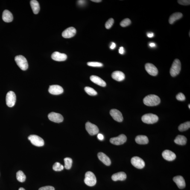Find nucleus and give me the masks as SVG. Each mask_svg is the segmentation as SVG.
<instances>
[{"mask_svg": "<svg viewBox=\"0 0 190 190\" xmlns=\"http://www.w3.org/2000/svg\"><path fill=\"white\" fill-rule=\"evenodd\" d=\"M144 104L147 106H153L157 105L160 104L161 99L158 96L154 95H150L147 96L144 98Z\"/></svg>", "mask_w": 190, "mask_h": 190, "instance_id": "nucleus-1", "label": "nucleus"}, {"mask_svg": "<svg viewBox=\"0 0 190 190\" xmlns=\"http://www.w3.org/2000/svg\"><path fill=\"white\" fill-rule=\"evenodd\" d=\"M181 70V63L180 60L176 59L173 62L170 69V73L173 77H175L178 75Z\"/></svg>", "mask_w": 190, "mask_h": 190, "instance_id": "nucleus-2", "label": "nucleus"}, {"mask_svg": "<svg viewBox=\"0 0 190 190\" xmlns=\"http://www.w3.org/2000/svg\"><path fill=\"white\" fill-rule=\"evenodd\" d=\"M15 62L17 64L22 70L25 71L28 69V64L26 59L24 56L19 55L15 57Z\"/></svg>", "mask_w": 190, "mask_h": 190, "instance_id": "nucleus-3", "label": "nucleus"}, {"mask_svg": "<svg viewBox=\"0 0 190 190\" xmlns=\"http://www.w3.org/2000/svg\"><path fill=\"white\" fill-rule=\"evenodd\" d=\"M84 182L88 186H94L97 183V179L95 175L91 171H87L85 175Z\"/></svg>", "mask_w": 190, "mask_h": 190, "instance_id": "nucleus-4", "label": "nucleus"}, {"mask_svg": "<svg viewBox=\"0 0 190 190\" xmlns=\"http://www.w3.org/2000/svg\"><path fill=\"white\" fill-rule=\"evenodd\" d=\"M143 122L147 124H153L157 122L159 117L157 115L152 113L145 114L142 117Z\"/></svg>", "mask_w": 190, "mask_h": 190, "instance_id": "nucleus-5", "label": "nucleus"}, {"mask_svg": "<svg viewBox=\"0 0 190 190\" xmlns=\"http://www.w3.org/2000/svg\"><path fill=\"white\" fill-rule=\"evenodd\" d=\"M28 139L32 144L36 147L43 146L45 142L42 138L36 135H31L29 136Z\"/></svg>", "mask_w": 190, "mask_h": 190, "instance_id": "nucleus-6", "label": "nucleus"}, {"mask_svg": "<svg viewBox=\"0 0 190 190\" xmlns=\"http://www.w3.org/2000/svg\"><path fill=\"white\" fill-rule=\"evenodd\" d=\"M6 104L9 107H13L16 102V95L13 91L7 93L6 98Z\"/></svg>", "mask_w": 190, "mask_h": 190, "instance_id": "nucleus-7", "label": "nucleus"}, {"mask_svg": "<svg viewBox=\"0 0 190 190\" xmlns=\"http://www.w3.org/2000/svg\"><path fill=\"white\" fill-rule=\"evenodd\" d=\"M132 165L136 168L141 169L145 167V163L143 160L140 157L135 156L132 158L131 159Z\"/></svg>", "mask_w": 190, "mask_h": 190, "instance_id": "nucleus-8", "label": "nucleus"}, {"mask_svg": "<svg viewBox=\"0 0 190 190\" xmlns=\"http://www.w3.org/2000/svg\"><path fill=\"white\" fill-rule=\"evenodd\" d=\"M127 141V137L125 135L121 134L117 137L111 138L110 142L115 145H120L123 144Z\"/></svg>", "mask_w": 190, "mask_h": 190, "instance_id": "nucleus-9", "label": "nucleus"}, {"mask_svg": "<svg viewBox=\"0 0 190 190\" xmlns=\"http://www.w3.org/2000/svg\"><path fill=\"white\" fill-rule=\"evenodd\" d=\"M86 129L89 134L92 136L97 134L99 132L97 126L90 122L86 123Z\"/></svg>", "mask_w": 190, "mask_h": 190, "instance_id": "nucleus-10", "label": "nucleus"}, {"mask_svg": "<svg viewBox=\"0 0 190 190\" xmlns=\"http://www.w3.org/2000/svg\"><path fill=\"white\" fill-rule=\"evenodd\" d=\"M49 119L53 122L60 123L63 121V117L61 114L52 112L48 115Z\"/></svg>", "mask_w": 190, "mask_h": 190, "instance_id": "nucleus-11", "label": "nucleus"}, {"mask_svg": "<svg viewBox=\"0 0 190 190\" xmlns=\"http://www.w3.org/2000/svg\"><path fill=\"white\" fill-rule=\"evenodd\" d=\"M110 114L113 119L118 122H122L123 120L122 113L118 109H112L110 111Z\"/></svg>", "mask_w": 190, "mask_h": 190, "instance_id": "nucleus-12", "label": "nucleus"}, {"mask_svg": "<svg viewBox=\"0 0 190 190\" xmlns=\"http://www.w3.org/2000/svg\"><path fill=\"white\" fill-rule=\"evenodd\" d=\"M49 93L53 95H60L63 92V89L62 87L58 85L50 86L48 89Z\"/></svg>", "mask_w": 190, "mask_h": 190, "instance_id": "nucleus-13", "label": "nucleus"}, {"mask_svg": "<svg viewBox=\"0 0 190 190\" xmlns=\"http://www.w3.org/2000/svg\"><path fill=\"white\" fill-rule=\"evenodd\" d=\"M145 69L148 74L151 75L155 76L157 75L158 69L153 64L151 63L146 64Z\"/></svg>", "mask_w": 190, "mask_h": 190, "instance_id": "nucleus-14", "label": "nucleus"}, {"mask_svg": "<svg viewBox=\"0 0 190 190\" xmlns=\"http://www.w3.org/2000/svg\"><path fill=\"white\" fill-rule=\"evenodd\" d=\"M76 32V29L74 27H69L63 32L62 33V37L66 39L72 37L75 35Z\"/></svg>", "mask_w": 190, "mask_h": 190, "instance_id": "nucleus-15", "label": "nucleus"}, {"mask_svg": "<svg viewBox=\"0 0 190 190\" xmlns=\"http://www.w3.org/2000/svg\"><path fill=\"white\" fill-rule=\"evenodd\" d=\"M67 56L66 54L55 51L51 55V58L53 60L57 61H63L67 59Z\"/></svg>", "mask_w": 190, "mask_h": 190, "instance_id": "nucleus-16", "label": "nucleus"}, {"mask_svg": "<svg viewBox=\"0 0 190 190\" xmlns=\"http://www.w3.org/2000/svg\"><path fill=\"white\" fill-rule=\"evenodd\" d=\"M163 157L164 159L168 161H172L176 159V155L173 152L169 150H165L162 153Z\"/></svg>", "mask_w": 190, "mask_h": 190, "instance_id": "nucleus-17", "label": "nucleus"}, {"mask_svg": "<svg viewBox=\"0 0 190 190\" xmlns=\"http://www.w3.org/2000/svg\"><path fill=\"white\" fill-rule=\"evenodd\" d=\"M173 180L180 189H183L185 186L184 179L181 176H176L173 178Z\"/></svg>", "mask_w": 190, "mask_h": 190, "instance_id": "nucleus-18", "label": "nucleus"}, {"mask_svg": "<svg viewBox=\"0 0 190 190\" xmlns=\"http://www.w3.org/2000/svg\"><path fill=\"white\" fill-rule=\"evenodd\" d=\"M112 77L113 79L117 81H121L124 80L125 75L122 71H116L112 73Z\"/></svg>", "mask_w": 190, "mask_h": 190, "instance_id": "nucleus-19", "label": "nucleus"}, {"mask_svg": "<svg viewBox=\"0 0 190 190\" xmlns=\"http://www.w3.org/2000/svg\"><path fill=\"white\" fill-rule=\"evenodd\" d=\"M98 156L99 160L104 164L105 165L109 166L111 164V161L109 157L103 153H99Z\"/></svg>", "mask_w": 190, "mask_h": 190, "instance_id": "nucleus-20", "label": "nucleus"}, {"mask_svg": "<svg viewBox=\"0 0 190 190\" xmlns=\"http://www.w3.org/2000/svg\"><path fill=\"white\" fill-rule=\"evenodd\" d=\"M127 175L124 172H120L113 175L112 180L115 181H124L127 178Z\"/></svg>", "mask_w": 190, "mask_h": 190, "instance_id": "nucleus-21", "label": "nucleus"}, {"mask_svg": "<svg viewBox=\"0 0 190 190\" xmlns=\"http://www.w3.org/2000/svg\"><path fill=\"white\" fill-rule=\"evenodd\" d=\"M90 80L93 83L100 86L105 87L106 85V82L98 76H91L90 77Z\"/></svg>", "mask_w": 190, "mask_h": 190, "instance_id": "nucleus-22", "label": "nucleus"}, {"mask_svg": "<svg viewBox=\"0 0 190 190\" xmlns=\"http://www.w3.org/2000/svg\"><path fill=\"white\" fill-rule=\"evenodd\" d=\"M2 19L5 22L7 23L11 22L13 19V15L9 10H5L3 12Z\"/></svg>", "mask_w": 190, "mask_h": 190, "instance_id": "nucleus-23", "label": "nucleus"}, {"mask_svg": "<svg viewBox=\"0 0 190 190\" xmlns=\"http://www.w3.org/2000/svg\"><path fill=\"white\" fill-rule=\"evenodd\" d=\"M30 4L33 13L35 14H38L40 10V6L38 1L36 0H32Z\"/></svg>", "mask_w": 190, "mask_h": 190, "instance_id": "nucleus-24", "label": "nucleus"}, {"mask_svg": "<svg viewBox=\"0 0 190 190\" xmlns=\"http://www.w3.org/2000/svg\"><path fill=\"white\" fill-rule=\"evenodd\" d=\"M135 141L139 144H146L149 142L148 138L144 135H138L135 138Z\"/></svg>", "mask_w": 190, "mask_h": 190, "instance_id": "nucleus-25", "label": "nucleus"}, {"mask_svg": "<svg viewBox=\"0 0 190 190\" xmlns=\"http://www.w3.org/2000/svg\"><path fill=\"white\" fill-rule=\"evenodd\" d=\"M183 16L182 13L179 12L174 13L171 15L169 19V22L170 24H173L176 21L180 19Z\"/></svg>", "mask_w": 190, "mask_h": 190, "instance_id": "nucleus-26", "label": "nucleus"}, {"mask_svg": "<svg viewBox=\"0 0 190 190\" xmlns=\"http://www.w3.org/2000/svg\"><path fill=\"white\" fill-rule=\"evenodd\" d=\"M187 139L186 137L183 135H179L176 137L174 142L176 144L180 145H185L186 144Z\"/></svg>", "mask_w": 190, "mask_h": 190, "instance_id": "nucleus-27", "label": "nucleus"}, {"mask_svg": "<svg viewBox=\"0 0 190 190\" xmlns=\"http://www.w3.org/2000/svg\"><path fill=\"white\" fill-rule=\"evenodd\" d=\"M17 179L19 181L21 182H23L26 180V176L22 171H19L17 173Z\"/></svg>", "mask_w": 190, "mask_h": 190, "instance_id": "nucleus-28", "label": "nucleus"}, {"mask_svg": "<svg viewBox=\"0 0 190 190\" xmlns=\"http://www.w3.org/2000/svg\"><path fill=\"white\" fill-rule=\"evenodd\" d=\"M190 127V122L187 121L184 123L180 125L178 127V129L180 131H184L188 130Z\"/></svg>", "mask_w": 190, "mask_h": 190, "instance_id": "nucleus-29", "label": "nucleus"}, {"mask_svg": "<svg viewBox=\"0 0 190 190\" xmlns=\"http://www.w3.org/2000/svg\"><path fill=\"white\" fill-rule=\"evenodd\" d=\"M65 168L67 169H70L71 168L73 163L72 159L70 158L66 157L64 159Z\"/></svg>", "mask_w": 190, "mask_h": 190, "instance_id": "nucleus-30", "label": "nucleus"}, {"mask_svg": "<svg viewBox=\"0 0 190 190\" xmlns=\"http://www.w3.org/2000/svg\"><path fill=\"white\" fill-rule=\"evenodd\" d=\"M85 90L88 95L91 96H95L97 95V92L93 88L86 87L85 88Z\"/></svg>", "mask_w": 190, "mask_h": 190, "instance_id": "nucleus-31", "label": "nucleus"}, {"mask_svg": "<svg viewBox=\"0 0 190 190\" xmlns=\"http://www.w3.org/2000/svg\"><path fill=\"white\" fill-rule=\"evenodd\" d=\"M64 167L60 163L56 162L53 165V169L55 171H61L63 169Z\"/></svg>", "mask_w": 190, "mask_h": 190, "instance_id": "nucleus-32", "label": "nucleus"}, {"mask_svg": "<svg viewBox=\"0 0 190 190\" xmlns=\"http://www.w3.org/2000/svg\"><path fill=\"white\" fill-rule=\"evenodd\" d=\"M131 24V21L128 18H127L121 21L120 23V25L122 27H125L128 26Z\"/></svg>", "mask_w": 190, "mask_h": 190, "instance_id": "nucleus-33", "label": "nucleus"}, {"mask_svg": "<svg viewBox=\"0 0 190 190\" xmlns=\"http://www.w3.org/2000/svg\"><path fill=\"white\" fill-rule=\"evenodd\" d=\"M88 66L93 67H101L103 66V63L96 62H90L87 63Z\"/></svg>", "mask_w": 190, "mask_h": 190, "instance_id": "nucleus-34", "label": "nucleus"}, {"mask_svg": "<svg viewBox=\"0 0 190 190\" xmlns=\"http://www.w3.org/2000/svg\"><path fill=\"white\" fill-rule=\"evenodd\" d=\"M114 22V20L112 18H110L106 22L105 24V26L106 29H109L111 28V27L113 25Z\"/></svg>", "mask_w": 190, "mask_h": 190, "instance_id": "nucleus-35", "label": "nucleus"}, {"mask_svg": "<svg viewBox=\"0 0 190 190\" xmlns=\"http://www.w3.org/2000/svg\"><path fill=\"white\" fill-rule=\"evenodd\" d=\"M176 98L179 101H183L185 100V97L183 93H180L176 95Z\"/></svg>", "mask_w": 190, "mask_h": 190, "instance_id": "nucleus-36", "label": "nucleus"}, {"mask_svg": "<svg viewBox=\"0 0 190 190\" xmlns=\"http://www.w3.org/2000/svg\"><path fill=\"white\" fill-rule=\"evenodd\" d=\"M178 3L180 5H190V1L188 0H180L177 1Z\"/></svg>", "mask_w": 190, "mask_h": 190, "instance_id": "nucleus-37", "label": "nucleus"}, {"mask_svg": "<svg viewBox=\"0 0 190 190\" xmlns=\"http://www.w3.org/2000/svg\"><path fill=\"white\" fill-rule=\"evenodd\" d=\"M39 190H55V188L52 186H46L39 188Z\"/></svg>", "mask_w": 190, "mask_h": 190, "instance_id": "nucleus-38", "label": "nucleus"}, {"mask_svg": "<svg viewBox=\"0 0 190 190\" xmlns=\"http://www.w3.org/2000/svg\"><path fill=\"white\" fill-rule=\"evenodd\" d=\"M97 137H98V139L100 141H103L104 139V136L101 133L98 134Z\"/></svg>", "mask_w": 190, "mask_h": 190, "instance_id": "nucleus-39", "label": "nucleus"}, {"mask_svg": "<svg viewBox=\"0 0 190 190\" xmlns=\"http://www.w3.org/2000/svg\"><path fill=\"white\" fill-rule=\"evenodd\" d=\"M119 52L120 54H123L124 53V48L123 47H121L119 48Z\"/></svg>", "mask_w": 190, "mask_h": 190, "instance_id": "nucleus-40", "label": "nucleus"}, {"mask_svg": "<svg viewBox=\"0 0 190 190\" xmlns=\"http://www.w3.org/2000/svg\"><path fill=\"white\" fill-rule=\"evenodd\" d=\"M147 37L149 38H152L153 37V36H154V33H147Z\"/></svg>", "mask_w": 190, "mask_h": 190, "instance_id": "nucleus-41", "label": "nucleus"}, {"mask_svg": "<svg viewBox=\"0 0 190 190\" xmlns=\"http://www.w3.org/2000/svg\"><path fill=\"white\" fill-rule=\"evenodd\" d=\"M85 3V1H78L79 5H84Z\"/></svg>", "mask_w": 190, "mask_h": 190, "instance_id": "nucleus-42", "label": "nucleus"}, {"mask_svg": "<svg viewBox=\"0 0 190 190\" xmlns=\"http://www.w3.org/2000/svg\"><path fill=\"white\" fill-rule=\"evenodd\" d=\"M115 47H116V45H115V44L113 43V42H112V45H111L110 46V48L111 49H113L115 48Z\"/></svg>", "mask_w": 190, "mask_h": 190, "instance_id": "nucleus-43", "label": "nucleus"}, {"mask_svg": "<svg viewBox=\"0 0 190 190\" xmlns=\"http://www.w3.org/2000/svg\"><path fill=\"white\" fill-rule=\"evenodd\" d=\"M149 45V46L150 47H154L156 46L155 44L153 43H150Z\"/></svg>", "mask_w": 190, "mask_h": 190, "instance_id": "nucleus-44", "label": "nucleus"}, {"mask_svg": "<svg viewBox=\"0 0 190 190\" xmlns=\"http://www.w3.org/2000/svg\"><path fill=\"white\" fill-rule=\"evenodd\" d=\"M91 1H93V2L99 3L101 2L102 1H100V0H92Z\"/></svg>", "mask_w": 190, "mask_h": 190, "instance_id": "nucleus-45", "label": "nucleus"}, {"mask_svg": "<svg viewBox=\"0 0 190 190\" xmlns=\"http://www.w3.org/2000/svg\"><path fill=\"white\" fill-rule=\"evenodd\" d=\"M19 190H25L24 189V188H19Z\"/></svg>", "mask_w": 190, "mask_h": 190, "instance_id": "nucleus-46", "label": "nucleus"}, {"mask_svg": "<svg viewBox=\"0 0 190 190\" xmlns=\"http://www.w3.org/2000/svg\"><path fill=\"white\" fill-rule=\"evenodd\" d=\"M188 107H189V109H190V104L188 105Z\"/></svg>", "mask_w": 190, "mask_h": 190, "instance_id": "nucleus-47", "label": "nucleus"}]
</instances>
